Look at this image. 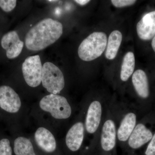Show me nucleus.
<instances>
[{
    "mask_svg": "<svg viewBox=\"0 0 155 155\" xmlns=\"http://www.w3.org/2000/svg\"><path fill=\"white\" fill-rule=\"evenodd\" d=\"M63 32V25L58 20L51 18L42 19L26 34L25 46L30 51L44 49L58 41Z\"/></svg>",
    "mask_w": 155,
    "mask_h": 155,
    "instance_id": "f257e3e1",
    "label": "nucleus"
},
{
    "mask_svg": "<svg viewBox=\"0 0 155 155\" xmlns=\"http://www.w3.org/2000/svg\"><path fill=\"white\" fill-rule=\"evenodd\" d=\"M107 45V37L103 32L91 33L81 43L78 48V55L82 61H91L102 54Z\"/></svg>",
    "mask_w": 155,
    "mask_h": 155,
    "instance_id": "f03ea898",
    "label": "nucleus"
},
{
    "mask_svg": "<svg viewBox=\"0 0 155 155\" xmlns=\"http://www.w3.org/2000/svg\"><path fill=\"white\" fill-rule=\"evenodd\" d=\"M39 106L42 110L58 120L69 119L72 115V107L67 99L59 94L45 96L40 101Z\"/></svg>",
    "mask_w": 155,
    "mask_h": 155,
    "instance_id": "7ed1b4c3",
    "label": "nucleus"
},
{
    "mask_svg": "<svg viewBox=\"0 0 155 155\" xmlns=\"http://www.w3.org/2000/svg\"><path fill=\"white\" fill-rule=\"evenodd\" d=\"M41 83L50 93L59 94L65 87L64 74L55 64L46 62L42 67Z\"/></svg>",
    "mask_w": 155,
    "mask_h": 155,
    "instance_id": "20e7f679",
    "label": "nucleus"
},
{
    "mask_svg": "<svg viewBox=\"0 0 155 155\" xmlns=\"http://www.w3.org/2000/svg\"><path fill=\"white\" fill-rule=\"evenodd\" d=\"M42 65L38 55L30 56L25 59L22 65V72L25 82L32 87L38 86L41 82Z\"/></svg>",
    "mask_w": 155,
    "mask_h": 155,
    "instance_id": "39448f33",
    "label": "nucleus"
},
{
    "mask_svg": "<svg viewBox=\"0 0 155 155\" xmlns=\"http://www.w3.org/2000/svg\"><path fill=\"white\" fill-rule=\"evenodd\" d=\"M104 107L101 103L97 100L92 101L87 110L84 127L87 133L94 134L99 129L102 120Z\"/></svg>",
    "mask_w": 155,
    "mask_h": 155,
    "instance_id": "423d86ee",
    "label": "nucleus"
},
{
    "mask_svg": "<svg viewBox=\"0 0 155 155\" xmlns=\"http://www.w3.org/2000/svg\"><path fill=\"white\" fill-rule=\"evenodd\" d=\"M100 141L101 148L105 151H111L116 147L117 127L115 120L110 116L106 118L101 125Z\"/></svg>",
    "mask_w": 155,
    "mask_h": 155,
    "instance_id": "0eeeda50",
    "label": "nucleus"
},
{
    "mask_svg": "<svg viewBox=\"0 0 155 155\" xmlns=\"http://www.w3.org/2000/svg\"><path fill=\"white\" fill-rule=\"evenodd\" d=\"M22 106L19 95L11 87L0 86V108L10 114L18 113Z\"/></svg>",
    "mask_w": 155,
    "mask_h": 155,
    "instance_id": "6e6552de",
    "label": "nucleus"
},
{
    "mask_svg": "<svg viewBox=\"0 0 155 155\" xmlns=\"http://www.w3.org/2000/svg\"><path fill=\"white\" fill-rule=\"evenodd\" d=\"M85 127L81 121L75 122L69 128L65 137L66 146L70 151L76 152L80 149L84 137Z\"/></svg>",
    "mask_w": 155,
    "mask_h": 155,
    "instance_id": "1a4fd4ad",
    "label": "nucleus"
},
{
    "mask_svg": "<svg viewBox=\"0 0 155 155\" xmlns=\"http://www.w3.org/2000/svg\"><path fill=\"white\" fill-rule=\"evenodd\" d=\"M2 47L6 51V55L10 59L17 58L21 54L24 43L19 39L16 31H11L5 34L1 40Z\"/></svg>",
    "mask_w": 155,
    "mask_h": 155,
    "instance_id": "9d476101",
    "label": "nucleus"
},
{
    "mask_svg": "<svg viewBox=\"0 0 155 155\" xmlns=\"http://www.w3.org/2000/svg\"><path fill=\"white\" fill-rule=\"evenodd\" d=\"M34 137L37 145L45 152L52 153L56 150L57 144L55 137L46 127H38Z\"/></svg>",
    "mask_w": 155,
    "mask_h": 155,
    "instance_id": "9b49d317",
    "label": "nucleus"
},
{
    "mask_svg": "<svg viewBox=\"0 0 155 155\" xmlns=\"http://www.w3.org/2000/svg\"><path fill=\"white\" fill-rule=\"evenodd\" d=\"M137 116L134 112L130 111L125 114L117 128V141L121 143H127L137 124Z\"/></svg>",
    "mask_w": 155,
    "mask_h": 155,
    "instance_id": "f8f14e48",
    "label": "nucleus"
},
{
    "mask_svg": "<svg viewBox=\"0 0 155 155\" xmlns=\"http://www.w3.org/2000/svg\"><path fill=\"white\" fill-rule=\"evenodd\" d=\"M153 136L152 132L145 125L138 123L136 125L127 143L130 148L137 149L150 141Z\"/></svg>",
    "mask_w": 155,
    "mask_h": 155,
    "instance_id": "ddd939ff",
    "label": "nucleus"
},
{
    "mask_svg": "<svg viewBox=\"0 0 155 155\" xmlns=\"http://www.w3.org/2000/svg\"><path fill=\"white\" fill-rule=\"evenodd\" d=\"M140 38L144 41L151 39L155 35V11L146 14L137 25Z\"/></svg>",
    "mask_w": 155,
    "mask_h": 155,
    "instance_id": "4468645a",
    "label": "nucleus"
},
{
    "mask_svg": "<svg viewBox=\"0 0 155 155\" xmlns=\"http://www.w3.org/2000/svg\"><path fill=\"white\" fill-rule=\"evenodd\" d=\"M132 82L139 97L143 99L148 97L150 95L148 79L144 71L141 69L135 71L132 75Z\"/></svg>",
    "mask_w": 155,
    "mask_h": 155,
    "instance_id": "2eb2a0df",
    "label": "nucleus"
},
{
    "mask_svg": "<svg viewBox=\"0 0 155 155\" xmlns=\"http://www.w3.org/2000/svg\"><path fill=\"white\" fill-rule=\"evenodd\" d=\"M122 39V34L119 30H114L111 32L108 38L106 58L112 60L116 58Z\"/></svg>",
    "mask_w": 155,
    "mask_h": 155,
    "instance_id": "dca6fc26",
    "label": "nucleus"
},
{
    "mask_svg": "<svg viewBox=\"0 0 155 155\" xmlns=\"http://www.w3.org/2000/svg\"><path fill=\"white\" fill-rule=\"evenodd\" d=\"M14 151L16 155H36L30 140L25 137H18L15 140Z\"/></svg>",
    "mask_w": 155,
    "mask_h": 155,
    "instance_id": "f3484780",
    "label": "nucleus"
},
{
    "mask_svg": "<svg viewBox=\"0 0 155 155\" xmlns=\"http://www.w3.org/2000/svg\"><path fill=\"white\" fill-rule=\"evenodd\" d=\"M135 68V58L132 52L126 53L123 58L120 72V78L123 81H126L133 74Z\"/></svg>",
    "mask_w": 155,
    "mask_h": 155,
    "instance_id": "a211bd4d",
    "label": "nucleus"
},
{
    "mask_svg": "<svg viewBox=\"0 0 155 155\" xmlns=\"http://www.w3.org/2000/svg\"><path fill=\"white\" fill-rule=\"evenodd\" d=\"M0 155H12V149L9 139L3 138L0 140Z\"/></svg>",
    "mask_w": 155,
    "mask_h": 155,
    "instance_id": "6ab92c4d",
    "label": "nucleus"
},
{
    "mask_svg": "<svg viewBox=\"0 0 155 155\" xmlns=\"http://www.w3.org/2000/svg\"><path fill=\"white\" fill-rule=\"evenodd\" d=\"M17 2L16 0H0V8L5 12H10L15 8Z\"/></svg>",
    "mask_w": 155,
    "mask_h": 155,
    "instance_id": "aec40b11",
    "label": "nucleus"
},
{
    "mask_svg": "<svg viewBox=\"0 0 155 155\" xmlns=\"http://www.w3.org/2000/svg\"><path fill=\"white\" fill-rule=\"evenodd\" d=\"M134 0H112L111 2L116 8H122L132 5L136 3Z\"/></svg>",
    "mask_w": 155,
    "mask_h": 155,
    "instance_id": "412c9836",
    "label": "nucleus"
},
{
    "mask_svg": "<svg viewBox=\"0 0 155 155\" xmlns=\"http://www.w3.org/2000/svg\"><path fill=\"white\" fill-rule=\"evenodd\" d=\"M146 155H155V133L148 145L145 151Z\"/></svg>",
    "mask_w": 155,
    "mask_h": 155,
    "instance_id": "4be33fe9",
    "label": "nucleus"
},
{
    "mask_svg": "<svg viewBox=\"0 0 155 155\" xmlns=\"http://www.w3.org/2000/svg\"><path fill=\"white\" fill-rule=\"evenodd\" d=\"M75 2L80 5L84 6L89 2L90 1H89V0H76V1H75Z\"/></svg>",
    "mask_w": 155,
    "mask_h": 155,
    "instance_id": "5701e85b",
    "label": "nucleus"
},
{
    "mask_svg": "<svg viewBox=\"0 0 155 155\" xmlns=\"http://www.w3.org/2000/svg\"><path fill=\"white\" fill-rule=\"evenodd\" d=\"M152 47L153 51H154L155 52V35L152 40Z\"/></svg>",
    "mask_w": 155,
    "mask_h": 155,
    "instance_id": "b1692460",
    "label": "nucleus"
},
{
    "mask_svg": "<svg viewBox=\"0 0 155 155\" xmlns=\"http://www.w3.org/2000/svg\"><path fill=\"white\" fill-rule=\"evenodd\" d=\"M48 2H58V1H54H54H52V0H51V1H48Z\"/></svg>",
    "mask_w": 155,
    "mask_h": 155,
    "instance_id": "393cba45",
    "label": "nucleus"
}]
</instances>
